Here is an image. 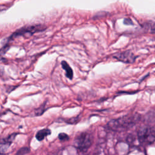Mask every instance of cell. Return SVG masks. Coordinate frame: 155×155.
<instances>
[{
	"instance_id": "obj_8",
	"label": "cell",
	"mask_w": 155,
	"mask_h": 155,
	"mask_svg": "<svg viewBox=\"0 0 155 155\" xmlns=\"http://www.w3.org/2000/svg\"><path fill=\"white\" fill-rule=\"evenodd\" d=\"M61 65H62V68L65 71V75H66L67 78H68L69 79L71 80L73 78V71L72 68L70 67V66L68 65V64L65 61H62L61 62Z\"/></svg>"
},
{
	"instance_id": "obj_5",
	"label": "cell",
	"mask_w": 155,
	"mask_h": 155,
	"mask_svg": "<svg viewBox=\"0 0 155 155\" xmlns=\"http://www.w3.org/2000/svg\"><path fill=\"white\" fill-rule=\"evenodd\" d=\"M114 58L124 63H133L135 61L136 56L130 51H125L116 54Z\"/></svg>"
},
{
	"instance_id": "obj_12",
	"label": "cell",
	"mask_w": 155,
	"mask_h": 155,
	"mask_svg": "<svg viewBox=\"0 0 155 155\" xmlns=\"http://www.w3.org/2000/svg\"><path fill=\"white\" fill-rule=\"evenodd\" d=\"M45 105L39 108H38L35 110V114L36 116H39V115H41L44 112V110L45 109Z\"/></svg>"
},
{
	"instance_id": "obj_11",
	"label": "cell",
	"mask_w": 155,
	"mask_h": 155,
	"mask_svg": "<svg viewBox=\"0 0 155 155\" xmlns=\"http://www.w3.org/2000/svg\"><path fill=\"white\" fill-rule=\"evenodd\" d=\"M58 139L61 141H67L69 139V136L65 133H61L58 134Z\"/></svg>"
},
{
	"instance_id": "obj_2",
	"label": "cell",
	"mask_w": 155,
	"mask_h": 155,
	"mask_svg": "<svg viewBox=\"0 0 155 155\" xmlns=\"http://www.w3.org/2000/svg\"><path fill=\"white\" fill-rule=\"evenodd\" d=\"M93 137L91 133L82 132L78 134L74 141V146L81 151H86L93 143Z\"/></svg>"
},
{
	"instance_id": "obj_3",
	"label": "cell",
	"mask_w": 155,
	"mask_h": 155,
	"mask_svg": "<svg viewBox=\"0 0 155 155\" xmlns=\"http://www.w3.org/2000/svg\"><path fill=\"white\" fill-rule=\"evenodd\" d=\"M139 141L145 144H151L155 140V128L153 127H143L137 133Z\"/></svg>"
},
{
	"instance_id": "obj_9",
	"label": "cell",
	"mask_w": 155,
	"mask_h": 155,
	"mask_svg": "<svg viewBox=\"0 0 155 155\" xmlns=\"http://www.w3.org/2000/svg\"><path fill=\"white\" fill-rule=\"evenodd\" d=\"M30 149L28 147H22L18 150L16 155H25L30 153Z\"/></svg>"
},
{
	"instance_id": "obj_7",
	"label": "cell",
	"mask_w": 155,
	"mask_h": 155,
	"mask_svg": "<svg viewBox=\"0 0 155 155\" xmlns=\"http://www.w3.org/2000/svg\"><path fill=\"white\" fill-rule=\"evenodd\" d=\"M51 130L49 128H44L39 130L36 134V138L38 141L43 140L47 136L51 134Z\"/></svg>"
},
{
	"instance_id": "obj_1",
	"label": "cell",
	"mask_w": 155,
	"mask_h": 155,
	"mask_svg": "<svg viewBox=\"0 0 155 155\" xmlns=\"http://www.w3.org/2000/svg\"><path fill=\"white\" fill-rule=\"evenodd\" d=\"M140 119V115L139 114H129L111 120L107 124V127L114 131H123L133 127Z\"/></svg>"
},
{
	"instance_id": "obj_10",
	"label": "cell",
	"mask_w": 155,
	"mask_h": 155,
	"mask_svg": "<svg viewBox=\"0 0 155 155\" xmlns=\"http://www.w3.org/2000/svg\"><path fill=\"white\" fill-rule=\"evenodd\" d=\"M146 27L150 30V33L155 34V22H150V23H147L146 24Z\"/></svg>"
},
{
	"instance_id": "obj_13",
	"label": "cell",
	"mask_w": 155,
	"mask_h": 155,
	"mask_svg": "<svg viewBox=\"0 0 155 155\" xmlns=\"http://www.w3.org/2000/svg\"><path fill=\"white\" fill-rule=\"evenodd\" d=\"M124 23L125 25H133V24L132 21H131L130 19H128V18L125 19L124 21Z\"/></svg>"
},
{
	"instance_id": "obj_4",
	"label": "cell",
	"mask_w": 155,
	"mask_h": 155,
	"mask_svg": "<svg viewBox=\"0 0 155 155\" xmlns=\"http://www.w3.org/2000/svg\"><path fill=\"white\" fill-rule=\"evenodd\" d=\"M44 29V27L40 25H31V26H28L27 27H24L22 28H21L15 32L12 36V38L13 37H16L18 36H24L26 34L28 35H32L36 32H38L40 31H42Z\"/></svg>"
},
{
	"instance_id": "obj_6",
	"label": "cell",
	"mask_w": 155,
	"mask_h": 155,
	"mask_svg": "<svg viewBox=\"0 0 155 155\" xmlns=\"http://www.w3.org/2000/svg\"><path fill=\"white\" fill-rule=\"evenodd\" d=\"M18 134V133H13L10 135H9L8 137L2 139L1 140V150H3V148H4V151H5V149L7 150L8 148V147L11 145V143L13 142V141L15 140L16 136Z\"/></svg>"
}]
</instances>
